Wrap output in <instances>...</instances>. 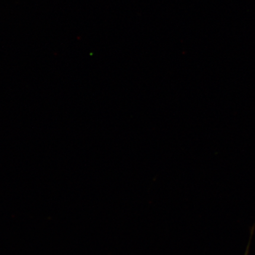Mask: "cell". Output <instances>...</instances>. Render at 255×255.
Wrapping results in <instances>:
<instances>
[{
  "mask_svg": "<svg viewBox=\"0 0 255 255\" xmlns=\"http://www.w3.org/2000/svg\"><path fill=\"white\" fill-rule=\"evenodd\" d=\"M248 250H249V247H248L247 251V253H246V254H245V255H248Z\"/></svg>",
  "mask_w": 255,
  "mask_h": 255,
  "instance_id": "obj_1",
  "label": "cell"
}]
</instances>
